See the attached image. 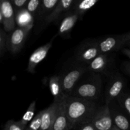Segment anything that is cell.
<instances>
[{
  "label": "cell",
  "mask_w": 130,
  "mask_h": 130,
  "mask_svg": "<svg viewBox=\"0 0 130 130\" xmlns=\"http://www.w3.org/2000/svg\"><path fill=\"white\" fill-rule=\"evenodd\" d=\"M63 101L71 129L91 123L99 108L95 101L67 95H64Z\"/></svg>",
  "instance_id": "1"
},
{
  "label": "cell",
  "mask_w": 130,
  "mask_h": 130,
  "mask_svg": "<svg viewBox=\"0 0 130 130\" xmlns=\"http://www.w3.org/2000/svg\"><path fill=\"white\" fill-rule=\"evenodd\" d=\"M102 80L100 74L91 73L85 80L79 81L70 96L95 101L101 93Z\"/></svg>",
  "instance_id": "2"
},
{
  "label": "cell",
  "mask_w": 130,
  "mask_h": 130,
  "mask_svg": "<svg viewBox=\"0 0 130 130\" xmlns=\"http://www.w3.org/2000/svg\"><path fill=\"white\" fill-rule=\"evenodd\" d=\"M86 72H88V66L77 63L60 75L63 95L70 96L80 79Z\"/></svg>",
  "instance_id": "3"
},
{
  "label": "cell",
  "mask_w": 130,
  "mask_h": 130,
  "mask_svg": "<svg viewBox=\"0 0 130 130\" xmlns=\"http://www.w3.org/2000/svg\"><path fill=\"white\" fill-rule=\"evenodd\" d=\"M100 54L97 39H90L84 41L77 48L75 58L77 63L88 66Z\"/></svg>",
  "instance_id": "4"
},
{
  "label": "cell",
  "mask_w": 130,
  "mask_h": 130,
  "mask_svg": "<svg viewBox=\"0 0 130 130\" xmlns=\"http://www.w3.org/2000/svg\"><path fill=\"white\" fill-rule=\"evenodd\" d=\"M113 56L112 53H100L88 66V71L110 77L115 73L112 72L114 62Z\"/></svg>",
  "instance_id": "5"
},
{
  "label": "cell",
  "mask_w": 130,
  "mask_h": 130,
  "mask_svg": "<svg viewBox=\"0 0 130 130\" xmlns=\"http://www.w3.org/2000/svg\"><path fill=\"white\" fill-rule=\"evenodd\" d=\"M34 24L26 27L16 28L8 34L7 50L12 53H17L22 48L29 32Z\"/></svg>",
  "instance_id": "6"
},
{
  "label": "cell",
  "mask_w": 130,
  "mask_h": 130,
  "mask_svg": "<svg viewBox=\"0 0 130 130\" xmlns=\"http://www.w3.org/2000/svg\"><path fill=\"white\" fill-rule=\"evenodd\" d=\"M100 53H112L122 49L128 42L125 34L110 35L97 39Z\"/></svg>",
  "instance_id": "7"
},
{
  "label": "cell",
  "mask_w": 130,
  "mask_h": 130,
  "mask_svg": "<svg viewBox=\"0 0 130 130\" xmlns=\"http://www.w3.org/2000/svg\"><path fill=\"white\" fill-rule=\"evenodd\" d=\"M126 81L119 73L115 72L110 77V81L105 91V104L110 105L112 102L117 100L124 93Z\"/></svg>",
  "instance_id": "8"
},
{
  "label": "cell",
  "mask_w": 130,
  "mask_h": 130,
  "mask_svg": "<svg viewBox=\"0 0 130 130\" xmlns=\"http://www.w3.org/2000/svg\"><path fill=\"white\" fill-rule=\"evenodd\" d=\"M91 124L96 130H112L114 126L109 105L99 107Z\"/></svg>",
  "instance_id": "9"
},
{
  "label": "cell",
  "mask_w": 130,
  "mask_h": 130,
  "mask_svg": "<svg viewBox=\"0 0 130 130\" xmlns=\"http://www.w3.org/2000/svg\"><path fill=\"white\" fill-rule=\"evenodd\" d=\"M0 23L6 32H11L16 28V19L10 1L1 0L0 3Z\"/></svg>",
  "instance_id": "10"
},
{
  "label": "cell",
  "mask_w": 130,
  "mask_h": 130,
  "mask_svg": "<svg viewBox=\"0 0 130 130\" xmlns=\"http://www.w3.org/2000/svg\"><path fill=\"white\" fill-rule=\"evenodd\" d=\"M53 39L44 45L37 48L31 55L29 59L27 66V71L30 73H35L36 68L41 62L46 57L48 52L52 48L53 44Z\"/></svg>",
  "instance_id": "11"
},
{
  "label": "cell",
  "mask_w": 130,
  "mask_h": 130,
  "mask_svg": "<svg viewBox=\"0 0 130 130\" xmlns=\"http://www.w3.org/2000/svg\"><path fill=\"white\" fill-rule=\"evenodd\" d=\"M63 96L59 100L57 116L49 130H71L65 107Z\"/></svg>",
  "instance_id": "12"
},
{
  "label": "cell",
  "mask_w": 130,
  "mask_h": 130,
  "mask_svg": "<svg viewBox=\"0 0 130 130\" xmlns=\"http://www.w3.org/2000/svg\"><path fill=\"white\" fill-rule=\"evenodd\" d=\"M74 3V0H60L55 8L51 12L50 14L44 18V25H48L53 22L58 20L61 15L65 13H67L71 10Z\"/></svg>",
  "instance_id": "13"
},
{
  "label": "cell",
  "mask_w": 130,
  "mask_h": 130,
  "mask_svg": "<svg viewBox=\"0 0 130 130\" xmlns=\"http://www.w3.org/2000/svg\"><path fill=\"white\" fill-rule=\"evenodd\" d=\"M78 19H79V15L71 10L66 13L60 24L58 32V35L66 38L73 29Z\"/></svg>",
  "instance_id": "14"
},
{
  "label": "cell",
  "mask_w": 130,
  "mask_h": 130,
  "mask_svg": "<svg viewBox=\"0 0 130 130\" xmlns=\"http://www.w3.org/2000/svg\"><path fill=\"white\" fill-rule=\"evenodd\" d=\"M59 100H54L48 108L43 110L42 124L40 130H49L52 126L58 111Z\"/></svg>",
  "instance_id": "15"
},
{
  "label": "cell",
  "mask_w": 130,
  "mask_h": 130,
  "mask_svg": "<svg viewBox=\"0 0 130 130\" xmlns=\"http://www.w3.org/2000/svg\"><path fill=\"white\" fill-rule=\"evenodd\" d=\"M110 110L114 125L120 130H130V121L126 116L116 109L110 107Z\"/></svg>",
  "instance_id": "16"
},
{
  "label": "cell",
  "mask_w": 130,
  "mask_h": 130,
  "mask_svg": "<svg viewBox=\"0 0 130 130\" xmlns=\"http://www.w3.org/2000/svg\"><path fill=\"white\" fill-rule=\"evenodd\" d=\"M48 85L51 93L54 98V100L58 101L64 96L61 85L60 75L52 76L48 81Z\"/></svg>",
  "instance_id": "17"
},
{
  "label": "cell",
  "mask_w": 130,
  "mask_h": 130,
  "mask_svg": "<svg viewBox=\"0 0 130 130\" xmlns=\"http://www.w3.org/2000/svg\"><path fill=\"white\" fill-rule=\"evenodd\" d=\"M98 0H83V1H75L71 10L77 13L81 19L86 11L93 7L98 3Z\"/></svg>",
  "instance_id": "18"
},
{
  "label": "cell",
  "mask_w": 130,
  "mask_h": 130,
  "mask_svg": "<svg viewBox=\"0 0 130 130\" xmlns=\"http://www.w3.org/2000/svg\"><path fill=\"white\" fill-rule=\"evenodd\" d=\"M16 24L20 27H26L31 24H34L33 16L28 12L26 9H23L15 15Z\"/></svg>",
  "instance_id": "19"
},
{
  "label": "cell",
  "mask_w": 130,
  "mask_h": 130,
  "mask_svg": "<svg viewBox=\"0 0 130 130\" xmlns=\"http://www.w3.org/2000/svg\"><path fill=\"white\" fill-rule=\"evenodd\" d=\"M60 0H43L41 1L40 9L38 14V17L46 15L47 13L50 14L51 12L55 8L59 3ZM48 14V15H49Z\"/></svg>",
  "instance_id": "20"
},
{
  "label": "cell",
  "mask_w": 130,
  "mask_h": 130,
  "mask_svg": "<svg viewBox=\"0 0 130 130\" xmlns=\"http://www.w3.org/2000/svg\"><path fill=\"white\" fill-rule=\"evenodd\" d=\"M117 101L122 110L130 118V93H123Z\"/></svg>",
  "instance_id": "21"
},
{
  "label": "cell",
  "mask_w": 130,
  "mask_h": 130,
  "mask_svg": "<svg viewBox=\"0 0 130 130\" xmlns=\"http://www.w3.org/2000/svg\"><path fill=\"white\" fill-rule=\"evenodd\" d=\"M36 101H33L29 105V107L27 109L26 112L24 114L23 117L22 118L21 120H20V122L22 123V124H23L26 127L28 123L30 121H31L33 119V118H34V116H34V113H35L36 110Z\"/></svg>",
  "instance_id": "22"
},
{
  "label": "cell",
  "mask_w": 130,
  "mask_h": 130,
  "mask_svg": "<svg viewBox=\"0 0 130 130\" xmlns=\"http://www.w3.org/2000/svg\"><path fill=\"white\" fill-rule=\"evenodd\" d=\"M41 4V1H39V0H29L25 9L33 17L38 16L39 9H40Z\"/></svg>",
  "instance_id": "23"
},
{
  "label": "cell",
  "mask_w": 130,
  "mask_h": 130,
  "mask_svg": "<svg viewBox=\"0 0 130 130\" xmlns=\"http://www.w3.org/2000/svg\"><path fill=\"white\" fill-rule=\"evenodd\" d=\"M42 114L43 110L38 112L30 121L29 126H27L25 130H40L42 124Z\"/></svg>",
  "instance_id": "24"
},
{
  "label": "cell",
  "mask_w": 130,
  "mask_h": 130,
  "mask_svg": "<svg viewBox=\"0 0 130 130\" xmlns=\"http://www.w3.org/2000/svg\"><path fill=\"white\" fill-rule=\"evenodd\" d=\"M8 35L3 27L0 29V57L2 58L7 50Z\"/></svg>",
  "instance_id": "25"
},
{
  "label": "cell",
  "mask_w": 130,
  "mask_h": 130,
  "mask_svg": "<svg viewBox=\"0 0 130 130\" xmlns=\"http://www.w3.org/2000/svg\"><path fill=\"white\" fill-rule=\"evenodd\" d=\"M27 127L22 124L20 121H8L5 124L4 129L5 130H25Z\"/></svg>",
  "instance_id": "26"
},
{
  "label": "cell",
  "mask_w": 130,
  "mask_h": 130,
  "mask_svg": "<svg viewBox=\"0 0 130 130\" xmlns=\"http://www.w3.org/2000/svg\"><path fill=\"white\" fill-rule=\"evenodd\" d=\"M28 1L29 0H13V1H11L15 15L20 10L26 8Z\"/></svg>",
  "instance_id": "27"
},
{
  "label": "cell",
  "mask_w": 130,
  "mask_h": 130,
  "mask_svg": "<svg viewBox=\"0 0 130 130\" xmlns=\"http://www.w3.org/2000/svg\"><path fill=\"white\" fill-rule=\"evenodd\" d=\"M121 69L124 73L130 77V60L124 62L121 66Z\"/></svg>",
  "instance_id": "28"
},
{
  "label": "cell",
  "mask_w": 130,
  "mask_h": 130,
  "mask_svg": "<svg viewBox=\"0 0 130 130\" xmlns=\"http://www.w3.org/2000/svg\"><path fill=\"white\" fill-rule=\"evenodd\" d=\"M77 130H96V129H95V128L93 126V125L91 124V123H89V124L83 126L79 128V129H77Z\"/></svg>",
  "instance_id": "29"
},
{
  "label": "cell",
  "mask_w": 130,
  "mask_h": 130,
  "mask_svg": "<svg viewBox=\"0 0 130 130\" xmlns=\"http://www.w3.org/2000/svg\"><path fill=\"white\" fill-rule=\"evenodd\" d=\"M122 52L130 59V48H124L122 50Z\"/></svg>",
  "instance_id": "30"
},
{
  "label": "cell",
  "mask_w": 130,
  "mask_h": 130,
  "mask_svg": "<svg viewBox=\"0 0 130 130\" xmlns=\"http://www.w3.org/2000/svg\"><path fill=\"white\" fill-rule=\"evenodd\" d=\"M126 35V39H127V41H130V32L128 33H126L125 34Z\"/></svg>",
  "instance_id": "31"
},
{
  "label": "cell",
  "mask_w": 130,
  "mask_h": 130,
  "mask_svg": "<svg viewBox=\"0 0 130 130\" xmlns=\"http://www.w3.org/2000/svg\"><path fill=\"white\" fill-rule=\"evenodd\" d=\"M112 130H120V129H119V128H117V127L115 125H114V126H113V128H112Z\"/></svg>",
  "instance_id": "32"
},
{
  "label": "cell",
  "mask_w": 130,
  "mask_h": 130,
  "mask_svg": "<svg viewBox=\"0 0 130 130\" xmlns=\"http://www.w3.org/2000/svg\"><path fill=\"white\" fill-rule=\"evenodd\" d=\"M126 46H128L130 48V41L127 42L126 44Z\"/></svg>",
  "instance_id": "33"
},
{
  "label": "cell",
  "mask_w": 130,
  "mask_h": 130,
  "mask_svg": "<svg viewBox=\"0 0 130 130\" xmlns=\"http://www.w3.org/2000/svg\"><path fill=\"white\" fill-rule=\"evenodd\" d=\"M4 130H5V129H4Z\"/></svg>",
  "instance_id": "34"
}]
</instances>
